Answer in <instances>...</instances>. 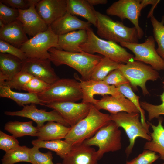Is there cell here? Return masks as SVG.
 Returning <instances> with one entry per match:
<instances>
[{
    "mask_svg": "<svg viewBox=\"0 0 164 164\" xmlns=\"http://www.w3.org/2000/svg\"><path fill=\"white\" fill-rule=\"evenodd\" d=\"M48 51L50 55L49 59L55 65H67L77 71L82 79L85 80L91 79L94 69L103 57L83 51L70 52L54 47L50 48Z\"/></svg>",
    "mask_w": 164,
    "mask_h": 164,
    "instance_id": "6da1fadb",
    "label": "cell"
},
{
    "mask_svg": "<svg viewBox=\"0 0 164 164\" xmlns=\"http://www.w3.org/2000/svg\"><path fill=\"white\" fill-rule=\"evenodd\" d=\"M111 121L110 114L101 112L92 104L87 115L71 127L65 140L72 146L82 143Z\"/></svg>",
    "mask_w": 164,
    "mask_h": 164,
    "instance_id": "7a4b0ae2",
    "label": "cell"
},
{
    "mask_svg": "<svg viewBox=\"0 0 164 164\" xmlns=\"http://www.w3.org/2000/svg\"><path fill=\"white\" fill-rule=\"evenodd\" d=\"M86 30L87 40L80 46L83 51L91 54L98 53L121 64H126L134 60V56L123 47L114 42L98 37L91 27Z\"/></svg>",
    "mask_w": 164,
    "mask_h": 164,
    "instance_id": "3957f363",
    "label": "cell"
},
{
    "mask_svg": "<svg viewBox=\"0 0 164 164\" xmlns=\"http://www.w3.org/2000/svg\"><path fill=\"white\" fill-rule=\"evenodd\" d=\"M96 14L97 33L101 38L116 43H139L138 32L134 26L127 27L97 11H96Z\"/></svg>",
    "mask_w": 164,
    "mask_h": 164,
    "instance_id": "277c9868",
    "label": "cell"
},
{
    "mask_svg": "<svg viewBox=\"0 0 164 164\" xmlns=\"http://www.w3.org/2000/svg\"><path fill=\"white\" fill-rule=\"evenodd\" d=\"M44 103L76 102L82 100L83 93L79 82L70 78L59 79L44 92L37 94Z\"/></svg>",
    "mask_w": 164,
    "mask_h": 164,
    "instance_id": "5b68a950",
    "label": "cell"
},
{
    "mask_svg": "<svg viewBox=\"0 0 164 164\" xmlns=\"http://www.w3.org/2000/svg\"><path fill=\"white\" fill-rule=\"evenodd\" d=\"M121 130L116 123L111 121L101 127L91 138L84 141L83 143L91 146L98 148L97 153L99 160L104 154L120 150L122 147Z\"/></svg>",
    "mask_w": 164,
    "mask_h": 164,
    "instance_id": "8992f818",
    "label": "cell"
},
{
    "mask_svg": "<svg viewBox=\"0 0 164 164\" xmlns=\"http://www.w3.org/2000/svg\"><path fill=\"white\" fill-rule=\"evenodd\" d=\"M139 114L121 112L110 115L111 121L114 122L119 128L121 127L124 129L129 138L130 143L125 150L127 157L132 153L135 140L138 137L142 138L148 141L151 140V136L149 135V130L140 121Z\"/></svg>",
    "mask_w": 164,
    "mask_h": 164,
    "instance_id": "52a82bcc",
    "label": "cell"
},
{
    "mask_svg": "<svg viewBox=\"0 0 164 164\" xmlns=\"http://www.w3.org/2000/svg\"><path fill=\"white\" fill-rule=\"evenodd\" d=\"M118 69L128 80L133 90L137 91V87H139L144 95L149 94L146 86L147 81L156 80L159 77L157 70L151 66L137 61L121 64Z\"/></svg>",
    "mask_w": 164,
    "mask_h": 164,
    "instance_id": "ba28073f",
    "label": "cell"
},
{
    "mask_svg": "<svg viewBox=\"0 0 164 164\" xmlns=\"http://www.w3.org/2000/svg\"><path fill=\"white\" fill-rule=\"evenodd\" d=\"M58 36L52 31L50 26L48 29L29 39L19 48L24 53L27 58L49 59L48 50L50 48L60 50L58 44Z\"/></svg>",
    "mask_w": 164,
    "mask_h": 164,
    "instance_id": "9c48e42d",
    "label": "cell"
},
{
    "mask_svg": "<svg viewBox=\"0 0 164 164\" xmlns=\"http://www.w3.org/2000/svg\"><path fill=\"white\" fill-rule=\"evenodd\" d=\"M120 44L133 53L134 60L149 64L156 70H164V60L155 49V40L152 36H149L143 43L123 42Z\"/></svg>",
    "mask_w": 164,
    "mask_h": 164,
    "instance_id": "30bf717a",
    "label": "cell"
},
{
    "mask_svg": "<svg viewBox=\"0 0 164 164\" xmlns=\"http://www.w3.org/2000/svg\"><path fill=\"white\" fill-rule=\"evenodd\" d=\"M141 2V0H119L113 3L106 10L108 15L117 16L122 20L128 19L136 29L139 39L144 35L139 22V17L142 9Z\"/></svg>",
    "mask_w": 164,
    "mask_h": 164,
    "instance_id": "8fae6325",
    "label": "cell"
},
{
    "mask_svg": "<svg viewBox=\"0 0 164 164\" xmlns=\"http://www.w3.org/2000/svg\"><path fill=\"white\" fill-rule=\"evenodd\" d=\"M92 104L73 102H51L45 106L57 111L71 127L88 114Z\"/></svg>",
    "mask_w": 164,
    "mask_h": 164,
    "instance_id": "7c38bea8",
    "label": "cell"
},
{
    "mask_svg": "<svg viewBox=\"0 0 164 164\" xmlns=\"http://www.w3.org/2000/svg\"><path fill=\"white\" fill-rule=\"evenodd\" d=\"M4 114L10 116H17L29 118L36 122V127L39 128L44 125L46 121H53L60 123L67 126L70 127L60 114L53 110L47 111L45 110L37 108L35 104L23 106L22 109L17 111H5Z\"/></svg>",
    "mask_w": 164,
    "mask_h": 164,
    "instance_id": "4fadbf2b",
    "label": "cell"
},
{
    "mask_svg": "<svg viewBox=\"0 0 164 164\" xmlns=\"http://www.w3.org/2000/svg\"><path fill=\"white\" fill-rule=\"evenodd\" d=\"M76 78L79 81L82 91V102L94 105L97 101L94 98L96 95L102 96L110 95L117 97L124 96L116 87L108 85L103 81H95L91 79L85 80L78 77Z\"/></svg>",
    "mask_w": 164,
    "mask_h": 164,
    "instance_id": "5bb4252c",
    "label": "cell"
},
{
    "mask_svg": "<svg viewBox=\"0 0 164 164\" xmlns=\"http://www.w3.org/2000/svg\"><path fill=\"white\" fill-rule=\"evenodd\" d=\"M49 59L27 58L23 60L22 71L27 72L51 85L60 78Z\"/></svg>",
    "mask_w": 164,
    "mask_h": 164,
    "instance_id": "9a60e30c",
    "label": "cell"
},
{
    "mask_svg": "<svg viewBox=\"0 0 164 164\" xmlns=\"http://www.w3.org/2000/svg\"><path fill=\"white\" fill-rule=\"evenodd\" d=\"M18 9L19 15L17 20L21 23L23 30L26 35L33 37L48 29L49 25L46 23L37 13L35 5H32L26 9Z\"/></svg>",
    "mask_w": 164,
    "mask_h": 164,
    "instance_id": "2e32d148",
    "label": "cell"
},
{
    "mask_svg": "<svg viewBox=\"0 0 164 164\" xmlns=\"http://www.w3.org/2000/svg\"><path fill=\"white\" fill-rule=\"evenodd\" d=\"M35 9L42 19L50 25L67 12L66 0H40Z\"/></svg>",
    "mask_w": 164,
    "mask_h": 164,
    "instance_id": "e0dca14e",
    "label": "cell"
},
{
    "mask_svg": "<svg viewBox=\"0 0 164 164\" xmlns=\"http://www.w3.org/2000/svg\"><path fill=\"white\" fill-rule=\"evenodd\" d=\"M93 105L98 110H107L111 114H115L121 112L140 113L135 106L124 96L117 97L105 95L103 96L100 100H97Z\"/></svg>",
    "mask_w": 164,
    "mask_h": 164,
    "instance_id": "ac0fdd59",
    "label": "cell"
},
{
    "mask_svg": "<svg viewBox=\"0 0 164 164\" xmlns=\"http://www.w3.org/2000/svg\"><path fill=\"white\" fill-rule=\"evenodd\" d=\"M63 159L61 164H98L99 160L95 149L83 143L73 146Z\"/></svg>",
    "mask_w": 164,
    "mask_h": 164,
    "instance_id": "d6986e66",
    "label": "cell"
},
{
    "mask_svg": "<svg viewBox=\"0 0 164 164\" xmlns=\"http://www.w3.org/2000/svg\"><path fill=\"white\" fill-rule=\"evenodd\" d=\"M91 24L79 19L67 11L62 17L53 22L50 26L53 32L59 36L69 32L91 27Z\"/></svg>",
    "mask_w": 164,
    "mask_h": 164,
    "instance_id": "ffe728a7",
    "label": "cell"
},
{
    "mask_svg": "<svg viewBox=\"0 0 164 164\" xmlns=\"http://www.w3.org/2000/svg\"><path fill=\"white\" fill-rule=\"evenodd\" d=\"M0 40L19 48L29 39L21 23L17 20L0 28Z\"/></svg>",
    "mask_w": 164,
    "mask_h": 164,
    "instance_id": "44dd1931",
    "label": "cell"
},
{
    "mask_svg": "<svg viewBox=\"0 0 164 164\" xmlns=\"http://www.w3.org/2000/svg\"><path fill=\"white\" fill-rule=\"evenodd\" d=\"M87 39L86 30H79L59 36L58 44L60 50L70 52H81L83 51L80 46Z\"/></svg>",
    "mask_w": 164,
    "mask_h": 164,
    "instance_id": "7402d4cb",
    "label": "cell"
},
{
    "mask_svg": "<svg viewBox=\"0 0 164 164\" xmlns=\"http://www.w3.org/2000/svg\"><path fill=\"white\" fill-rule=\"evenodd\" d=\"M23 60L14 56L0 53V85L22 71Z\"/></svg>",
    "mask_w": 164,
    "mask_h": 164,
    "instance_id": "603a6c76",
    "label": "cell"
},
{
    "mask_svg": "<svg viewBox=\"0 0 164 164\" xmlns=\"http://www.w3.org/2000/svg\"><path fill=\"white\" fill-rule=\"evenodd\" d=\"M67 12L74 15L81 16L96 27V10L87 0H66Z\"/></svg>",
    "mask_w": 164,
    "mask_h": 164,
    "instance_id": "cb8c5ba5",
    "label": "cell"
},
{
    "mask_svg": "<svg viewBox=\"0 0 164 164\" xmlns=\"http://www.w3.org/2000/svg\"><path fill=\"white\" fill-rule=\"evenodd\" d=\"M70 128L60 123L48 121L38 128L36 137L38 139L43 141L61 139L65 138Z\"/></svg>",
    "mask_w": 164,
    "mask_h": 164,
    "instance_id": "d4e9b609",
    "label": "cell"
},
{
    "mask_svg": "<svg viewBox=\"0 0 164 164\" xmlns=\"http://www.w3.org/2000/svg\"><path fill=\"white\" fill-rule=\"evenodd\" d=\"M163 120L162 118H160L157 125L147 121L151 126L153 132L150 133L151 140L145 143L144 149L158 153L160 159L164 161V127L162 125Z\"/></svg>",
    "mask_w": 164,
    "mask_h": 164,
    "instance_id": "484cf974",
    "label": "cell"
},
{
    "mask_svg": "<svg viewBox=\"0 0 164 164\" xmlns=\"http://www.w3.org/2000/svg\"><path fill=\"white\" fill-rule=\"evenodd\" d=\"M0 97L12 99L20 106L23 107L30 104L45 106L43 102L39 99L37 94L15 92L10 88L5 86H0Z\"/></svg>",
    "mask_w": 164,
    "mask_h": 164,
    "instance_id": "4316f807",
    "label": "cell"
},
{
    "mask_svg": "<svg viewBox=\"0 0 164 164\" xmlns=\"http://www.w3.org/2000/svg\"><path fill=\"white\" fill-rule=\"evenodd\" d=\"M32 124V121L25 122L10 121L5 124L4 129L16 138L25 136H36L38 128Z\"/></svg>",
    "mask_w": 164,
    "mask_h": 164,
    "instance_id": "83f0119b",
    "label": "cell"
},
{
    "mask_svg": "<svg viewBox=\"0 0 164 164\" xmlns=\"http://www.w3.org/2000/svg\"><path fill=\"white\" fill-rule=\"evenodd\" d=\"M32 144L39 148H46L54 151L62 159L69 153L73 146L65 140L61 139L43 141L37 139L33 140Z\"/></svg>",
    "mask_w": 164,
    "mask_h": 164,
    "instance_id": "f1b7e54d",
    "label": "cell"
},
{
    "mask_svg": "<svg viewBox=\"0 0 164 164\" xmlns=\"http://www.w3.org/2000/svg\"><path fill=\"white\" fill-rule=\"evenodd\" d=\"M121 64L109 58L103 57L94 69L91 79L103 81L111 72L118 69Z\"/></svg>",
    "mask_w": 164,
    "mask_h": 164,
    "instance_id": "f546056e",
    "label": "cell"
},
{
    "mask_svg": "<svg viewBox=\"0 0 164 164\" xmlns=\"http://www.w3.org/2000/svg\"><path fill=\"white\" fill-rule=\"evenodd\" d=\"M30 148L25 145L19 146L5 152L1 159L2 164H15L20 162L30 163Z\"/></svg>",
    "mask_w": 164,
    "mask_h": 164,
    "instance_id": "4dcf8cb0",
    "label": "cell"
},
{
    "mask_svg": "<svg viewBox=\"0 0 164 164\" xmlns=\"http://www.w3.org/2000/svg\"><path fill=\"white\" fill-rule=\"evenodd\" d=\"M120 92L137 108L141 115V121L142 125L148 129L149 125L145 121V112L142 109L139 101V97L133 91L130 83H126L116 87Z\"/></svg>",
    "mask_w": 164,
    "mask_h": 164,
    "instance_id": "1f68e13d",
    "label": "cell"
},
{
    "mask_svg": "<svg viewBox=\"0 0 164 164\" xmlns=\"http://www.w3.org/2000/svg\"><path fill=\"white\" fill-rule=\"evenodd\" d=\"M150 17L153 27L154 38L158 46L156 51L164 60V18L162 19L161 22H160L153 15H151Z\"/></svg>",
    "mask_w": 164,
    "mask_h": 164,
    "instance_id": "d6a6232c",
    "label": "cell"
},
{
    "mask_svg": "<svg viewBox=\"0 0 164 164\" xmlns=\"http://www.w3.org/2000/svg\"><path fill=\"white\" fill-rule=\"evenodd\" d=\"M32 75L25 72L21 71L15 75L11 79L5 81L0 85L8 87L12 89L18 90H23L25 85L33 77Z\"/></svg>",
    "mask_w": 164,
    "mask_h": 164,
    "instance_id": "836d02e7",
    "label": "cell"
},
{
    "mask_svg": "<svg viewBox=\"0 0 164 164\" xmlns=\"http://www.w3.org/2000/svg\"><path fill=\"white\" fill-rule=\"evenodd\" d=\"M38 148L33 146L30 148L29 151L30 163L32 164H54L53 161L52 152H41Z\"/></svg>",
    "mask_w": 164,
    "mask_h": 164,
    "instance_id": "e575fe53",
    "label": "cell"
},
{
    "mask_svg": "<svg viewBox=\"0 0 164 164\" xmlns=\"http://www.w3.org/2000/svg\"><path fill=\"white\" fill-rule=\"evenodd\" d=\"M160 97L162 103L160 105H155L145 101L140 103L142 108L147 112L149 121L154 118H158L161 115H164V90L160 95Z\"/></svg>",
    "mask_w": 164,
    "mask_h": 164,
    "instance_id": "d590c367",
    "label": "cell"
},
{
    "mask_svg": "<svg viewBox=\"0 0 164 164\" xmlns=\"http://www.w3.org/2000/svg\"><path fill=\"white\" fill-rule=\"evenodd\" d=\"M50 86V84L34 77L25 85L23 90L37 94L46 90Z\"/></svg>",
    "mask_w": 164,
    "mask_h": 164,
    "instance_id": "8d00e7d4",
    "label": "cell"
},
{
    "mask_svg": "<svg viewBox=\"0 0 164 164\" xmlns=\"http://www.w3.org/2000/svg\"><path fill=\"white\" fill-rule=\"evenodd\" d=\"M19 15L18 9L8 7L0 2V20L5 25L17 20Z\"/></svg>",
    "mask_w": 164,
    "mask_h": 164,
    "instance_id": "74e56055",
    "label": "cell"
},
{
    "mask_svg": "<svg viewBox=\"0 0 164 164\" xmlns=\"http://www.w3.org/2000/svg\"><path fill=\"white\" fill-rule=\"evenodd\" d=\"M159 157L154 152L145 149L136 157L127 161L126 164H152Z\"/></svg>",
    "mask_w": 164,
    "mask_h": 164,
    "instance_id": "f35d334b",
    "label": "cell"
},
{
    "mask_svg": "<svg viewBox=\"0 0 164 164\" xmlns=\"http://www.w3.org/2000/svg\"><path fill=\"white\" fill-rule=\"evenodd\" d=\"M103 81L108 85L115 87L125 84L130 83L128 80L119 69L111 72Z\"/></svg>",
    "mask_w": 164,
    "mask_h": 164,
    "instance_id": "ab89813d",
    "label": "cell"
},
{
    "mask_svg": "<svg viewBox=\"0 0 164 164\" xmlns=\"http://www.w3.org/2000/svg\"><path fill=\"white\" fill-rule=\"evenodd\" d=\"M19 146L18 140L0 131V149L5 152L14 149Z\"/></svg>",
    "mask_w": 164,
    "mask_h": 164,
    "instance_id": "60d3db41",
    "label": "cell"
},
{
    "mask_svg": "<svg viewBox=\"0 0 164 164\" xmlns=\"http://www.w3.org/2000/svg\"><path fill=\"white\" fill-rule=\"evenodd\" d=\"M40 0H0V2L8 7L25 10L33 5H36Z\"/></svg>",
    "mask_w": 164,
    "mask_h": 164,
    "instance_id": "b9f144b4",
    "label": "cell"
},
{
    "mask_svg": "<svg viewBox=\"0 0 164 164\" xmlns=\"http://www.w3.org/2000/svg\"><path fill=\"white\" fill-rule=\"evenodd\" d=\"M0 53H8L22 60L27 58L25 53L19 48L1 40Z\"/></svg>",
    "mask_w": 164,
    "mask_h": 164,
    "instance_id": "7bdbcfd3",
    "label": "cell"
},
{
    "mask_svg": "<svg viewBox=\"0 0 164 164\" xmlns=\"http://www.w3.org/2000/svg\"><path fill=\"white\" fill-rule=\"evenodd\" d=\"M159 1L156 0H141V4L142 7L143 9L149 4L152 5L153 6H156Z\"/></svg>",
    "mask_w": 164,
    "mask_h": 164,
    "instance_id": "ee69618b",
    "label": "cell"
},
{
    "mask_svg": "<svg viewBox=\"0 0 164 164\" xmlns=\"http://www.w3.org/2000/svg\"><path fill=\"white\" fill-rule=\"evenodd\" d=\"M87 1L92 6L106 4L108 2L107 0H87Z\"/></svg>",
    "mask_w": 164,
    "mask_h": 164,
    "instance_id": "f6af8a7d",
    "label": "cell"
},
{
    "mask_svg": "<svg viewBox=\"0 0 164 164\" xmlns=\"http://www.w3.org/2000/svg\"><path fill=\"white\" fill-rule=\"evenodd\" d=\"M5 25L3 23V22L0 20V28H2L4 27Z\"/></svg>",
    "mask_w": 164,
    "mask_h": 164,
    "instance_id": "bcb514c9",
    "label": "cell"
},
{
    "mask_svg": "<svg viewBox=\"0 0 164 164\" xmlns=\"http://www.w3.org/2000/svg\"><path fill=\"white\" fill-rule=\"evenodd\" d=\"M163 84L164 87V80L163 81Z\"/></svg>",
    "mask_w": 164,
    "mask_h": 164,
    "instance_id": "7dc6e473",
    "label": "cell"
},
{
    "mask_svg": "<svg viewBox=\"0 0 164 164\" xmlns=\"http://www.w3.org/2000/svg\"><path fill=\"white\" fill-rule=\"evenodd\" d=\"M56 164H61V163H57Z\"/></svg>",
    "mask_w": 164,
    "mask_h": 164,
    "instance_id": "c3c4849f",
    "label": "cell"
},
{
    "mask_svg": "<svg viewBox=\"0 0 164 164\" xmlns=\"http://www.w3.org/2000/svg\"><path fill=\"white\" fill-rule=\"evenodd\" d=\"M164 164V163H163V164Z\"/></svg>",
    "mask_w": 164,
    "mask_h": 164,
    "instance_id": "681fc988",
    "label": "cell"
}]
</instances>
